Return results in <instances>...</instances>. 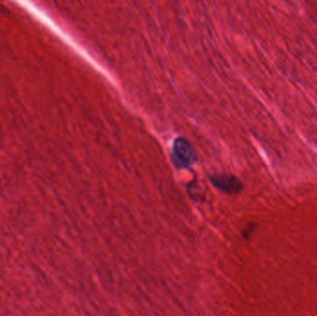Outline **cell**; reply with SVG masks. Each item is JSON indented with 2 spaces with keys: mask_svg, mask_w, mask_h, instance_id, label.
<instances>
[{
  "mask_svg": "<svg viewBox=\"0 0 317 316\" xmlns=\"http://www.w3.org/2000/svg\"><path fill=\"white\" fill-rule=\"evenodd\" d=\"M173 160L174 164L179 168H188L196 162V151L188 139L178 137L174 140Z\"/></svg>",
  "mask_w": 317,
  "mask_h": 316,
  "instance_id": "cell-1",
  "label": "cell"
},
{
  "mask_svg": "<svg viewBox=\"0 0 317 316\" xmlns=\"http://www.w3.org/2000/svg\"><path fill=\"white\" fill-rule=\"evenodd\" d=\"M215 188L227 194H238L243 189V184L237 176L227 173H218L210 176Z\"/></svg>",
  "mask_w": 317,
  "mask_h": 316,
  "instance_id": "cell-2",
  "label": "cell"
},
{
  "mask_svg": "<svg viewBox=\"0 0 317 316\" xmlns=\"http://www.w3.org/2000/svg\"><path fill=\"white\" fill-rule=\"evenodd\" d=\"M255 228H256L255 224H253V223H250V224H249L248 226H246V227L244 228V230L242 231V236H243V237H244L245 239H247V240H248L249 237H250V236H251L252 233L254 232Z\"/></svg>",
  "mask_w": 317,
  "mask_h": 316,
  "instance_id": "cell-3",
  "label": "cell"
},
{
  "mask_svg": "<svg viewBox=\"0 0 317 316\" xmlns=\"http://www.w3.org/2000/svg\"><path fill=\"white\" fill-rule=\"evenodd\" d=\"M189 195L191 198H193L194 199H199L201 197H200V193H199V188L198 187L197 184H194V185H190L189 186Z\"/></svg>",
  "mask_w": 317,
  "mask_h": 316,
  "instance_id": "cell-4",
  "label": "cell"
}]
</instances>
